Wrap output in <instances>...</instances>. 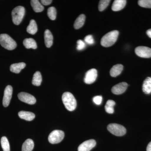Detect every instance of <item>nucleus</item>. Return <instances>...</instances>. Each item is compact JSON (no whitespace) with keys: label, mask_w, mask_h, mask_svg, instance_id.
I'll return each instance as SVG.
<instances>
[{"label":"nucleus","mask_w":151,"mask_h":151,"mask_svg":"<svg viewBox=\"0 0 151 151\" xmlns=\"http://www.w3.org/2000/svg\"><path fill=\"white\" fill-rule=\"evenodd\" d=\"M119 35V32L117 30L112 31L106 34L101 39V45L105 47L112 46L118 39Z\"/></svg>","instance_id":"nucleus-1"},{"label":"nucleus","mask_w":151,"mask_h":151,"mask_svg":"<svg viewBox=\"0 0 151 151\" xmlns=\"http://www.w3.org/2000/svg\"><path fill=\"white\" fill-rule=\"evenodd\" d=\"M62 100L67 110L72 111L75 110L77 105V102L74 96L71 93L64 92L62 95Z\"/></svg>","instance_id":"nucleus-2"},{"label":"nucleus","mask_w":151,"mask_h":151,"mask_svg":"<svg viewBox=\"0 0 151 151\" xmlns=\"http://www.w3.org/2000/svg\"><path fill=\"white\" fill-rule=\"evenodd\" d=\"M0 44L4 48L10 50H13L17 46L16 42L6 34L0 35Z\"/></svg>","instance_id":"nucleus-3"},{"label":"nucleus","mask_w":151,"mask_h":151,"mask_svg":"<svg viewBox=\"0 0 151 151\" xmlns=\"http://www.w3.org/2000/svg\"><path fill=\"white\" fill-rule=\"evenodd\" d=\"M25 10L22 6H18L13 10L12 12V18L14 24L19 25L21 23L24 16Z\"/></svg>","instance_id":"nucleus-4"},{"label":"nucleus","mask_w":151,"mask_h":151,"mask_svg":"<svg viewBox=\"0 0 151 151\" xmlns=\"http://www.w3.org/2000/svg\"><path fill=\"white\" fill-rule=\"evenodd\" d=\"M107 129L111 134L119 137L124 136L127 132V130L124 126L117 124H109Z\"/></svg>","instance_id":"nucleus-5"},{"label":"nucleus","mask_w":151,"mask_h":151,"mask_svg":"<svg viewBox=\"0 0 151 151\" xmlns=\"http://www.w3.org/2000/svg\"><path fill=\"white\" fill-rule=\"evenodd\" d=\"M64 133L60 130H55L50 133L48 137V141L52 144H58L61 142L64 137Z\"/></svg>","instance_id":"nucleus-6"},{"label":"nucleus","mask_w":151,"mask_h":151,"mask_svg":"<svg viewBox=\"0 0 151 151\" xmlns=\"http://www.w3.org/2000/svg\"><path fill=\"white\" fill-rule=\"evenodd\" d=\"M135 53L138 56L144 58L151 57V48L146 46H139L135 50Z\"/></svg>","instance_id":"nucleus-7"},{"label":"nucleus","mask_w":151,"mask_h":151,"mask_svg":"<svg viewBox=\"0 0 151 151\" xmlns=\"http://www.w3.org/2000/svg\"><path fill=\"white\" fill-rule=\"evenodd\" d=\"M19 100L22 102L29 104L33 105L36 102V100L35 97L33 95L26 92H22L18 94Z\"/></svg>","instance_id":"nucleus-8"},{"label":"nucleus","mask_w":151,"mask_h":151,"mask_svg":"<svg viewBox=\"0 0 151 151\" xmlns=\"http://www.w3.org/2000/svg\"><path fill=\"white\" fill-rule=\"evenodd\" d=\"M97 70L92 68L86 72L84 78V82L86 84H92L97 79Z\"/></svg>","instance_id":"nucleus-9"},{"label":"nucleus","mask_w":151,"mask_h":151,"mask_svg":"<svg viewBox=\"0 0 151 151\" xmlns=\"http://www.w3.org/2000/svg\"><path fill=\"white\" fill-rule=\"evenodd\" d=\"M13 93L12 87L11 85H8L6 87L4 92L3 105L4 107H7L9 105Z\"/></svg>","instance_id":"nucleus-10"},{"label":"nucleus","mask_w":151,"mask_h":151,"mask_svg":"<svg viewBox=\"0 0 151 151\" xmlns=\"http://www.w3.org/2000/svg\"><path fill=\"white\" fill-rule=\"evenodd\" d=\"M96 145V141L94 139H89L85 141L79 146L78 151H90Z\"/></svg>","instance_id":"nucleus-11"},{"label":"nucleus","mask_w":151,"mask_h":151,"mask_svg":"<svg viewBox=\"0 0 151 151\" xmlns=\"http://www.w3.org/2000/svg\"><path fill=\"white\" fill-rule=\"evenodd\" d=\"M128 84L125 82H121L112 87L111 91L113 94L119 95L123 94L127 90Z\"/></svg>","instance_id":"nucleus-12"},{"label":"nucleus","mask_w":151,"mask_h":151,"mask_svg":"<svg viewBox=\"0 0 151 151\" xmlns=\"http://www.w3.org/2000/svg\"><path fill=\"white\" fill-rule=\"evenodd\" d=\"M127 1L126 0H115L112 5V10L114 12L121 10L125 7Z\"/></svg>","instance_id":"nucleus-13"},{"label":"nucleus","mask_w":151,"mask_h":151,"mask_svg":"<svg viewBox=\"0 0 151 151\" xmlns=\"http://www.w3.org/2000/svg\"><path fill=\"white\" fill-rule=\"evenodd\" d=\"M45 42L46 47H51L53 43V36L51 32L49 29H46L44 33Z\"/></svg>","instance_id":"nucleus-14"},{"label":"nucleus","mask_w":151,"mask_h":151,"mask_svg":"<svg viewBox=\"0 0 151 151\" xmlns=\"http://www.w3.org/2000/svg\"><path fill=\"white\" fill-rule=\"evenodd\" d=\"M20 118L27 121H32L35 118V115L33 113L28 111H21L18 113Z\"/></svg>","instance_id":"nucleus-15"},{"label":"nucleus","mask_w":151,"mask_h":151,"mask_svg":"<svg viewBox=\"0 0 151 151\" xmlns=\"http://www.w3.org/2000/svg\"><path fill=\"white\" fill-rule=\"evenodd\" d=\"M124 66L122 64L114 65L110 70V75L112 77H116L122 73Z\"/></svg>","instance_id":"nucleus-16"},{"label":"nucleus","mask_w":151,"mask_h":151,"mask_svg":"<svg viewBox=\"0 0 151 151\" xmlns=\"http://www.w3.org/2000/svg\"><path fill=\"white\" fill-rule=\"evenodd\" d=\"M25 63L21 62L19 63H14L12 64L10 67V69L12 72L16 73H19L20 72L22 69H24L26 67Z\"/></svg>","instance_id":"nucleus-17"},{"label":"nucleus","mask_w":151,"mask_h":151,"mask_svg":"<svg viewBox=\"0 0 151 151\" xmlns=\"http://www.w3.org/2000/svg\"><path fill=\"white\" fill-rule=\"evenodd\" d=\"M142 90L146 94L151 93V77H147L143 82Z\"/></svg>","instance_id":"nucleus-18"},{"label":"nucleus","mask_w":151,"mask_h":151,"mask_svg":"<svg viewBox=\"0 0 151 151\" xmlns=\"http://www.w3.org/2000/svg\"><path fill=\"white\" fill-rule=\"evenodd\" d=\"M24 45L26 48L27 49L32 48L35 49L37 48V45L36 42L33 39L29 38H26L23 41Z\"/></svg>","instance_id":"nucleus-19"},{"label":"nucleus","mask_w":151,"mask_h":151,"mask_svg":"<svg viewBox=\"0 0 151 151\" xmlns=\"http://www.w3.org/2000/svg\"><path fill=\"white\" fill-rule=\"evenodd\" d=\"M85 19H86V17L85 15L83 14L80 15L76 19L74 22V25H73L74 28L77 29L82 27L84 25L85 22Z\"/></svg>","instance_id":"nucleus-20"},{"label":"nucleus","mask_w":151,"mask_h":151,"mask_svg":"<svg viewBox=\"0 0 151 151\" xmlns=\"http://www.w3.org/2000/svg\"><path fill=\"white\" fill-rule=\"evenodd\" d=\"M31 4L34 11L35 12H41L44 9L43 6L38 0H32L31 1Z\"/></svg>","instance_id":"nucleus-21"},{"label":"nucleus","mask_w":151,"mask_h":151,"mask_svg":"<svg viewBox=\"0 0 151 151\" xmlns=\"http://www.w3.org/2000/svg\"><path fill=\"white\" fill-rule=\"evenodd\" d=\"M34 147V143L31 139H27L22 146V151H32Z\"/></svg>","instance_id":"nucleus-22"},{"label":"nucleus","mask_w":151,"mask_h":151,"mask_svg":"<svg viewBox=\"0 0 151 151\" xmlns=\"http://www.w3.org/2000/svg\"><path fill=\"white\" fill-rule=\"evenodd\" d=\"M27 31L31 35H35L37 31V27L35 20L32 19L30 21L29 24L27 28Z\"/></svg>","instance_id":"nucleus-23"},{"label":"nucleus","mask_w":151,"mask_h":151,"mask_svg":"<svg viewBox=\"0 0 151 151\" xmlns=\"http://www.w3.org/2000/svg\"><path fill=\"white\" fill-rule=\"evenodd\" d=\"M42 81V77L41 74L39 71H36L34 73L33 77L32 84L36 86H39Z\"/></svg>","instance_id":"nucleus-24"},{"label":"nucleus","mask_w":151,"mask_h":151,"mask_svg":"<svg viewBox=\"0 0 151 151\" xmlns=\"http://www.w3.org/2000/svg\"><path fill=\"white\" fill-rule=\"evenodd\" d=\"M1 145L4 151H10L9 143L7 138L5 137H3L1 139Z\"/></svg>","instance_id":"nucleus-25"},{"label":"nucleus","mask_w":151,"mask_h":151,"mask_svg":"<svg viewBox=\"0 0 151 151\" xmlns=\"http://www.w3.org/2000/svg\"><path fill=\"white\" fill-rule=\"evenodd\" d=\"M47 15L52 20H54L56 17V10L54 7H50L47 10Z\"/></svg>","instance_id":"nucleus-26"},{"label":"nucleus","mask_w":151,"mask_h":151,"mask_svg":"<svg viewBox=\"0 0 151 151\" xmlns=\"http://www.w3.org/2000/svg\"><path fill=\"white\" fill-rule=\"evenodd\" d=\"M110 2H111V1L110 0H101V1H100L99 6H98L99 11L100 12L104 11L108 7Z\"/></svg>","instance_id":"nucleus-27"},{"label":"nucleus","mask_w":151,"mask_h":151,"mask_svg":"<svg viewBox=\"0 0 151 151\" xmlns=\"http://www.w3.org/2000/svg\"><path fill=\"white\" fill-rule=\"evenodd\" d=\"M138 4L142 7L151 8V0H139Z\"/></svg>","instance_id":"nucleus-28"},{"label":"nucleus","mask_w":151,"mask_h":151,"mask_svg":"<svg viewBox=\"0 0 151 151\" xmlns=\"http://www.w3.org/2000/svg\"><path fill=\"white\" fill-rule=\"evenodd\" d=\"M77 49L78 50H81L84 49L86 47L85 42L81 40L77 41Z\"/></svg>","instance_id":"nucleus-29"},{"label":"nucleus","mask_w":151,"mask_h":151,"mask_svg":"<svg viewBox=\"0 0 151 151\" xmlns=\"http://www.w3.org/2000/svg\"><path fill=\"white\" fill-rule=\"evenodd\" d=\"M84 41L86 43L90 45H93L94 42V39L92 35H88L85 37L84 38Z\"/></svg>","instance_id":"nucleus-30"},{"label":"nucleus","mask_w":151,"mask_h":151,"mask_svg":"<svg viewBox=\"0 0 151 151\" xmlns=\"http://www.w3.org/2000/svg\"><path fill=\"white\" fill-rule=\"evenodd\" d=\"M103 100V97L101 96H96L93 99L94 103L97 105H100L101 104Z\"/></svg>","instance_id":"nucleus-31"},{"label":"nucleus","mask_w":151,"mask_h":151,"mask_svg":"<svg viewBox=\"0 0 151 151\" xmlns=\"http://www.w3.org/2000/svg\"><path fill=\"white\" fill-rule=\"evenodd\" d=\"M105 110L107 113H110V114H112L114 112V108L111 107V106H108V105H105Z\"/></svg>","instance_id":"nucleus-32"},{"label":"nucleus","mask_w":151,"mask_h":151,"mask_svg":"<svg viewBox=\"0 0 151 151\" xmlns=\"http://www.w3.org/2000/svg\"><path fill=\"white\" fill-rule=\"evenodd\" d=\"M116 103L115 101L113 100H108L106 103V105L108 106H111V107H114L115 106Z\"/></svg>","instance_id":"nucleus-33"},{"label":"nucleus","mask_w":151,"mask_h":151,"mask_svg":"<svg viewBox=\"0 0 151 151\" xmlns=\"http://www.w3.org/2000/svg\"><path fill=\"white\" fill-rule=\"evenodd\" d=\"M52 2V1H51V0H42V1H41V2L42 4L45 6L50 4Z\"/></svg>","instance_id":"nucleus-34"},{"label":"nucleus","mask_w":151,"mask_h":151,"mask_svg":"<svg viewBox=\"0 0 151 151\" xmlns=\"http://www.w3.org/2000/svg\"><path fill=\"white\" fill-rule=\"evenodd\" d=\"M147 151H151V142L148 145L147 148Z\"/></svg>","instance_id":"nucleus-35"},{"label":"nucleus","mask_w":151,"mask_h":151,"mask_svg":"<svg viewBox=\"0 0 151 151\" xmlns=\"http://www.w3.org/2000/svg\"><path fill=\"white\" fill-rule=\"evenodd\" d=\"M147 35L149 37L151 38V29L148 30L147 31Z\"/></svg>","instance_id":"nucleus-36"}]
</instances>
